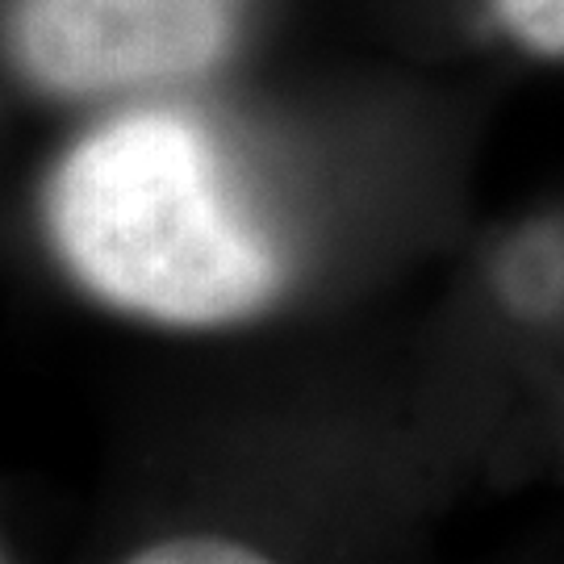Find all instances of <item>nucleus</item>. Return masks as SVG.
I'll return each mask as SVG.
<instances>
[{
  "mask_svg": "<svg viewBox=\"0 0 564 564\" xmlns=\"http://www.w3.org/2000/svg\"><path fill=\"white\" fill-rule=\"evenodd\" d=\"M51 230L88 289L167 323L235 318L281 276L205 134L172 113L84 139L51 188Z\"/></svg>",
  "mask_w": 564,
  "mask_h": 564,
  "instance_id": "1",
  "label": "nucleus"
},
{
  "mask_svg": "<svg viewBox=\"0 0 564 564\" xmlns=\"http://www.w3.org/2000/svg\"><path fill=\"white\" fill-rule=\"evenodd\" d=\"M230 13L235 0H25L21 59L59 93L188 76L223 55Z\"/></svg>",
  "mask_w": 564,
  "mask_h": 564,
  "instance_id": "2",
  "label": "nucleus"
},
{
  "mask_svg": "<svg viewBox=\"0 0 564 564\" xmlns=\"http://www.w3.org/2000/svg\"><path fill=\"white\" fill-rule=\"evenodd\" d=\"M498 13L531 51L564 59V0H498Z\"/></svg>",
  "mask_w": 564,
  "mask_h": 564,
  "instance_id": "3",
  "label": "nucleus"
},
{
  "mask_svg": "<svg viewBox=\"0 0 564 564\" xmlns=\"http://www.w3.org/2000/svg\"><path fill=\"white\" fill-rule=\"evenodd\" d=\"M564 284V260L556 247H531L519 251L506 268V293L527 310L552 302V293Z\"/></svg>",
  "mask_w": 564,
  "mask_h": 564,
  "instance_id": "4",
  "label": "nucleus"
},
{
  "mask_svg": "<svg viewBox=\"0 0 564 564\" xmlns=\"http://www.w3.org/2000/svg\"><path fill=\"white\" fill-rule=\"evenodd\" d=\"M139 561H155V564H226V561H256V552L235 544H163V547H147Z\"/></svg>",
  "mask_w": 564,
  "mask_h": 564,
  "instance_id": "5",
  "label": "nucleus"
}]
</instances>
